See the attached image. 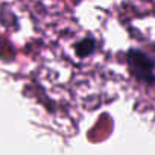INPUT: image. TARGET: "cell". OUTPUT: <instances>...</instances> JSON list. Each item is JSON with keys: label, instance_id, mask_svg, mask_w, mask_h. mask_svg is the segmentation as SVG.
<instances>
[{"label": "cell", "instance_id": "cell-1", "mask_svg": "<svg viewBox=\"0 0 155 155\" xmlns=\"http://www.w3.org/2000/svg\"><path fill=\"white\" fill-rule=\"evenodd\" d=\"M128 73L137 84L155 87V56L138 47H129L125 52Z\"/></svg>", "mask_w": 155, "mask_h": 155}, {"label": "cell", "instance_id": "cell-2", "mask_svg": "<svg viewBox=\"0 0 155 155\" xmlns=\"http://www.w3.org/2000/svg\"><path fill=\"white\" fill-rule=\"evenodd\" d=\"M71 47H73V52H74V55L78 58L84 59V58H88V56L96 53L97 41H96V38L93 35H85L81 40H78L76 43H73Z\"/></svg>", "mask_w": 155, "mask_h": 155}]
</instances>
